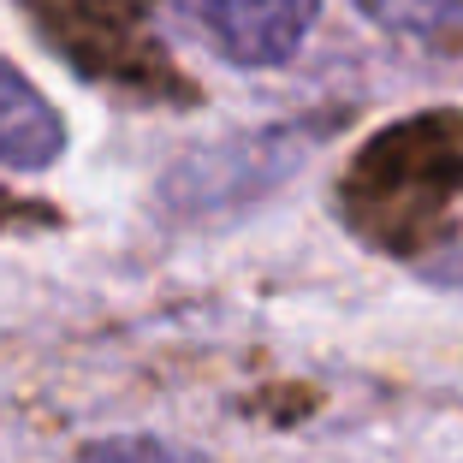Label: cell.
<instances>
[{"label": "cell", "mask_w": 463, "mask_h": 463, "mask_svg": "<svg viewBox=\"0 0 463 463\" xmlns=\"http://www.w3.org/2000/svg\"><path fill=\"white\" fill-rule=\"evenodd\" d=\"M214 54L244 71H273L298 60L321 0H184Z\"/></svg>", "instance_id": "cell-1"}, {"label": "cell", "mask_w": 463, "mask_h": 463, "mask_svg": "<svg viewBox=\"0 0 463 463\" xmlns=\"http://www.w3.org/2000/svg\"><path fill=\"white\" fill-rule=\"evenodd\" d=\"M66 155V119L0 54V173H48Z\"/></svg>", "instance_id": "cell-2"}, {"label": "cell", "mask_w": 463, "mask_h": 463, "mask_svg": "<svg viewBox=\"0 0 463 463\" xmlns=\"http://www.w3.org/2000/svg\"><path fill=\"white\" fill-rule=\"evenodd\" d=\"M356 13L386 36L428 42V48H463V0H356Z\"/></svg>", "instance_id": "cell-3"}, {"label": "cell", "mask_w": 463, "mask_h": 463, "mask_svg": "<svg viewBox=\"0 0 463 463\" xmlns=\"http://www.w3.org/2000/svg\"><path fill=\"white\" fill-rule=\"evenodd\" d=\"M78 463H214V458L184 451L161 434H108V439H90Z\"/></svg>", "instance_id": "cell-4"}]
</instances>
